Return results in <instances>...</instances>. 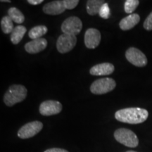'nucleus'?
<instances>
[{
  "instance_id": "f257e3e1",
  "label": "nucleus",
  "mask_w": 152,
  "mask_h": 152,
  "mask_svg": "<svg viewBox=\"0 0 152 152\" xmlns=\"http://www.w3.org/2000/svg\"><path fill=\"white\" fill-rule=\"evenodd\" d=\"M149 112L141 108H127L115 112V118L120 122L129 124H140L147 121Z\"/></svg>"
},
{
  "instance_id": "f03ea898",
  "label": "nucleus",
  "mask_w": 152,
  "mask_h": 152,
  "mask_svg": "<svg viewBox=\"0 0 152 152\" xmlns=\"http://www.w3.org/2000/svg\"><path fill=\"white\" fill-rule=\"evenodd\" d=\"M28 90L21 85H13L9 87L4 96V102L7 106H12L25 100Z\"/></svg>"
},
{
  "instance_id": "7ed1b4c3",
  "label": "nucleus",
  "mask_w": 152,
  "mask_h": 152,
  "mask_svg": "<svg viewBox=\"0 0 152 152\" xmlns=\"http://www.w3.org/2000/svg\"><path fill=\"white\" fill-rule=\"evenodd\" d=\"M114 137L117 142L128 147L134 148L138 146L139 140L137 136L129 129H118L114 132Z\"/></svg>"
},
{
  "instance_id": "20e7f679",
  "label": "nucleus",
  "mask_w": 152,
  "mask_h": 152,
  "mask_svg": "<svg viewBox=\"0 0 152 152\" xmlns=\"http://www.w3.org/2000/svg\"><path fill=\"white\" fill-rule=\"evenodd\" d=\"M116 83L111 77H104L96 80L91 85L90 91L94 94H104L114 90Z\"/></svg>"
},
{
  "instance_id": "39448f33",
  "label": "nucleus",
  "mask_w": 152,
  "mask_h": 152,
  "mask_svg": "<svg viewBox=\"0 0 152 152\" xmlns=\"http://www.w3.org/2000/svg\"><path fill=\"white\" fill-rule=\"evenodd\" d=\"M77 43V37L75 35L62 34L56 42V48L61 54H66L73 49Z\"/></svg>"
},
{
  "instance_id": "423d86ee",
  "label": "nucleus",
  "mask_w": 152,
  "mask_h": 152,
  "mask_svg": "<svg viewBox=\"0 0 152 152\" xmlns=\"http://www.w3.org/2000/svg\"><path fill=\"white\" fill-rule=\"evenodd\" d=\"M83 23L78 17L71 16L66 18L61 25V30L64 34L76 36L80 33Z\"/></svg>"
},
{
  "instance_id": "0eeeda50",
  "label": "nucleus",
  "mask_w": 152,
  "mask_h": 152,
  "mask_svg": "<svg viewBox=\"0 0 152 152\" xmlns=\"http://www.w3.org/2000/svg\"><path fill=\"white\" fill-rule=\"evenodd\" d=\"M125 57L130 64L137 67H144L147 64V58L145 54L134 47H130L126 51Z\"/></svg>"
},
{
  "instance_id": "6e6552de",
  "label": "nucleus",
  "mask_w": 152,
  "mask_h": 152,
  "mask_svg": "<svg viewBox=\"0 0 152 152\" xmlns=\"http://www.w3.org/2000/svg\"><path fill=\"white\" fill-rule=\"evenodd\" d=\"M42 128L43 124L40 121H33V122L26 123L18 130V136L20 139L33 137L40 132Z\"/></svg>"
},
{
  "instance_id": "1a4fd4ad",
  "label": "nucleus",
  "mask_w": 152,
  "mask_h": 152,
  "mask_svg": "<svg viewBox=\"0 0 152 152\" xmlns=\"http://www.w3.org/2000/svg\"><path fill=\"white\" fill-rule=\"evenodd\" d=\"M62 110V104L59 102L54 100H47L43 102L39 106V113L45 116L56 115Z\"/></svg>"
},
{
  "instance_id": "9d476101",
  "label": "nucleus",
  "mask_w": 152,
  "mask_h": 152,
  "mask_svg": "<svg viewBox=\"0 0 152 152\" xmlns=\"http://www.w3.org/2000/svg\"><path fill=\"white\" fill-rule=\"evenodd\" d=\"M101 42V33L95 28H89L85 34V45L88 49H95Z\"/></svg>"
},
{
  "instance_id": "9b49d317",
  "label": "nucleus",
  "mask_w": 152,
  "mask_h": 152,
  "mask_svg": "<svg viewBox=\"0 0 152 152\" xmlns=\"http://www.w3.org/2000/svg\"><path fill=\"white\" fill-rule=\"evenodd\" d=\"M47 46V39L45 38H39L26 43L25 45V49L29 54H37L45 50Z\"/></svg>"
},
{
  "instance_id": "f8f14e48",
  "label": "nucleus",
  "mask_w": 152,
  "mask_h": 152,
  "mask_svg": "<svg viewBox=\"0 0 152 152\" xmlns=\"http://www.w3.org/2000/svg\"><path fill=\"white\" fill-rule=\"evenodd\" d=\"M43 11L48 15H58L62 14L66 10L64 1L56 0L50 1L43 7Z\"/></svg>"
},
{
  "instance_id": "ddd939ff",
  "label": "nucleus",
  "mask_w": 152,
  "mask_h": 152,
  "mask_svg": "<svg viewBox=\"0 0 152 152\" xmlns=\"http://www.w3.org/2000/svg\"><path fill=\"white\" fill-rule=\"evenodd\" d=\"M115 67L112 64L110 63H102V64L95 65L91 68L90 73L92 75L101 76V75H109L113 73Z\"/></svg>"
},
{
  "instance_id": "4468645a",
  "label": "nucleus",
  "mask_w": 152,
  "mask_h": 152,
  "mask_svg": "<svg viewBox=\"0 0 152 152\" xmlns=\"http://www.w3.org/2000/svg\"><path fill=\"white\" fill-rule=\"evenodd\" d=\"M140 20V17L137 14H130L121 20L119 23L120 28L123 30H129L137 26Z\"/></svg>"
},
{
  "instance_id": "2eb2a0df",
  "label": "nucleus",
  "mask_w": 152,
  "mask_h": 152,
  "mask_svg": "<svg viewBox=\"0 0 152 152\" xmlns=\"http://www.w3.org/2000/svg\"><path fill=\"white\" fill-rule=\"evenodd\" d=\"M104 3L105 2L102 0H89V1H87V14L90 16H95V15L98 14Z\"/></svg>"
},
{
  "instance_id": "dca6fc26",
  "label": "nucleus",
  "mask_w": 152,
  "mask_h": 152,
  "mask_svg": "<svg viewBox=\"0 0 152 152\" xmlns=\"http://www.w3.org/2000/svg\"><path fill=\"white\" fill-rule=\"evenodd\" d=\"M26 28L23 26H18L14 28L12 33H11V41L14 45H17L21 41L23 37L26 34Z\"/></svg>"
},
{
  "instance_id": "f3484780",
  "label": "nucleus",
  "mask_w": 152,
  "mask_h": 152,
  "mask_svg": "<svg viewBox=\"0 0 152 152\" xmlns=\"http://www.w3.org/2000/svg\"><path fill=\"white\" fill-rule=\"evenodd\" d=\"M48 31V28L45 26H37L31 28L28 33V36L32 39H37L41 38Z\"/></svg>"
},
{
  "instance_id": "a211bd4d",
  "label": "nucleus",
  "mask_w": 152,
  "mask_h": 152,
  "mask_svg": "<svg viewBox=\"0 0 152 152\" xmlns=\"http://www.w3.org/2000/svg\"><path fill=\"white\" fill-rule=\"evenodd\" d=\"M8 16L16 23L21 24L25 21L23 14L16 7H11L10 9H9Z\"/></svg>"
},
{
  "instance_id": "6ab92c4d",
  "label": "nucleus",
  "mask_w": 152,
  "mask_h": 152,
  "mask_svg": "<svg viewBox=\"0 0 152 152\" xmlns=\"http://www.w3.org/2000/svg\"><path fill=\"white\" fill-rule=\"evenodd\" d=\"M13 20L9 16H4L1 20V28L3 33L5 34H9L13 32L14 29Z\"/></svg>"
},
{
  "instance_id": "aec40b11",
  "label": "nucleus",
  "mask_w": 152,
  "mask_h": 152,
  "mask_svg": "<svg viewBox=\"0 0 152 152\" xmlns=\"http://www.w3.org/2000/svg\"><path fill=\"white\" fill-rule=\"evenodd\" d=\"M140 1L138 0H127L125 2L124 9L127 14H132L139 6Z\"/></svg>"
},
{
  "instance_id": "412c9836",
  "label": "nucleus",
  "mask_w": 152,
  "mask_h": 152,
  "mask_svg": "<svg viewBox=\"0 0 152 152\" xmlns=\"http://www.w3.org/2000/svg\"><path fill=\"white\" fill-rule=\"evenodd\" d=\"M110 14H111V11H110L109 4L107 3H104L99 12V15L101 18L108 19L110 17Z\"/></svg>"
},
{
  "instance_id": "4be33fe9",
  "label": "nucleus",
  "mask_w": 152,
  "mask_h": 152,
  "mask_svg": "<svg viewBox=\"0 0 152 152\" xmlns=\"http://www.w3.org/2000/svg\"><path fill=\"white\" fill-rule=\"evenodd\" d=\"M64 5H65L66 9H75L78 4L79 1L78 0H64Z\"/></svg>"
},
{
  "instance_id": "5701e85b",
  "label": "nucleus",
  "mask_w": 152,
  "mask_h": 152,
  "mask_svg": "<svg viewBox=\"0 0 152 152\" xmlns=\"http://www.w3.org/2000/svg\"><path fill=\"white\" fill-rule=\"evenodd\" d=\"M144 29L148 30V31L152 30V11L144 20Z\"/></svg>"
},
{
  "instance_id": "b1692460",
  "label": "nucleus",
  "mask_w": 152,
  "mask_h": 152,
  "mask_svg": "<svg viewBox=\"0 0 152 152\" xmlns=\"http://www.w3.org/2000/svg\"><path fill=\"white\" fill-rule=\"evenodd\" d=\"M45 152H68L67 150L59 149V148H52V149H47Z\"/></svg>"
},
{
  "instance_id": "393cba45",
  "label": "nucleus",
  "mask_w": 152,
  "mask_h": 152,
  "mask_svg": "<svg viewBox=\"0 0 152 152\" xmlns=\"http://www.w3.org/2000/svg\"><path fill=\"white\" fill-rule=\"evenodd\" d=\"M28 2L32 5H38L43 2V0H28Z\"/></svg>"
},
{
  "instance_id": "a878e982",
  "label": "nucleus",
  "mask_w": 152,
  "mask_h": 152,
  "mask_svg": "<svg viewBox=\"0 0 152 152\" xmlns=\"http://www.w3.org/2000/svg\"><path fill=\"white\" fill-rule=\"evenodd\" d=\"M1 2H11V1H9V0H1Z\"/></svg>"
},
{
  "instance_id": "bb28decb",
  "label": "nucleus",
  "mask_w": 152,
  "mask_h": 152,
  "mask_svg": "<svg viewBox=\"0 0 152 152\" xmlns=\"http://www.w3.org/2000/svg\"><path fill=\"white\" fill-rule=\"evenodd\" d=\"M126 152H136V151H126Z\"/></svg>"
}]
</instances>
